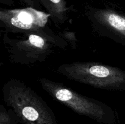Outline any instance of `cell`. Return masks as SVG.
Wrapping results in <instances>:
<instances>
[{
	"mask_svg": "<svg viewBox=\"0 0 125 124\" xmlns=\"http://www.w3.org/2000/svg\"><path fill=\"white\" fill-rule=\"evenodd\" d=\"M2 92L6 106L24 124H57L48 105L23 81L10 79L3 85Z\"/></svg>",
	"mask_w": 125,
	"mask_h": 124,
	"instance_id": "obj_1",
	"label": "cell"
},
{
	"mask_svg": "<svg viewBox=\"0 0 125 124\" xmlns=\"http://www.w3.org/2000/svg\"><path fill=\"white\" fill-rule=\"evenodd\" d=\"M49 18L50 15L47 12L31 7L0 10V26L6 33L38 34L57 48L65 49L68 43L48 26Z\"/></svg>",
	"mask_w": 125,
	"mask_h": 124,
	"instance_id": "obj_2",
	"label": "cell"
},
{
	"mask_svg": "<svg viewBox=\"0 0 125 124\" xmlns=\"http://www.w3.org/2000/svg\"><path fill=\"white\" fill-rule=\"evenodd\" d=\"M58 74L76 82L109 91H125V71L118 67L93 62L65 63Z\"/></svg>",
	"mask_w": 125,
	"mask_h": 124,
	"instance_id": "obj_3",
	"label": "cell"
},
{
	"mask_svg": "<svg viewBox=\"0 0 125 124\" xmlns=\"http://www.w3.org/2000/svg\"><path fill=\"white\" fill-rule=\"evenodd\" d=\"M39 82L43 89L53 99L75 113L101 124L115 122L114 110L104 102L80 94L68 86L46 78H40Z\"/></svg>",
	"mask_w": 125,
	"mask_h": 124,
	"instance_id": "obj_4",
	"label": "cell"
},
{
	"mask_svg": "<svg viewBox=\"0 0 125 124\" xmlns=\"http://www.w3.org/2000/svg\"><path fill=\"white\" fill-rule=\"evenodd\" d=\"M12 38L4 34L2 41L11 62L21 65H32L45 62L57 47L45 38L35 34H20Z\"/></svg>",
	"mask_w": 125,
	"mask_h": 124,
	"instance_id": "obj_5",
	"label": "cell"
},
{
	"mask_svg": "<svg viewBox=\"0 0 125 124\" xmlns=\"http://www.w3.org/2000/svg\"><path fill=\"white\" fill-rule=\"evenodd\" d=\"M85 15L98 35L125 46V13L110 8L89 7Z\"/></svg>",
	"mask_w": 125,
	"mask_h": 124,
	"instance_id": "obj_6",
	"label": "cell"
},
{
	"mask_svg": "<svg viewBox=\"0 0 125 124\" xmlns=\"http://www.w3.org/2000/svg\"><path fill=\"white\" fill-rule=\"evenodd\" d=\"M50 15V19L57 26L63 25L68 18L69 7L66 0H37Z\"/></svg>",
	"mask_w": 125,
	"mask_h": 124,
	"instance_id": "obj_7",
	"label": "cell"
},
{
	"mask_svg": "<svg viewBox=\"0 0 125 124\" xmlns=\"http://www.w3.org/2000/svg\"><path fill=\"white\" fill-rule=\"evenodd\" d=\"M15 117L16 115L12 109L7 111L3 105L0 106V124H17Z\"/></svg>",
	"mask_w": 125,
	"mask_h": 124,
	"instance_id": "obj_8",
	"label": "cell"
},
{
	"mask_svg": "<svg viewBox=\"0 0 125 124\" xmlns=\"http://www.w3.org/2000/svg\"><path fill=\"white\" fill-rule=\"evenodd\" d=\"M61 36L72 47L76 48L78 46V40L76 36L75 33L73 32H64L63 33H59Z\"/></svg>",
	"mask_w": 125,
	"mask_h": 124,
	"instance_id": "obj_9",
	"label": "cell"
},
{
	"mask_svg": "<svg viewBox=\"0 0 125 124\" xmlns=\"http://www.w3.org/2000/svg\"><path fill=\"white\" fill-rule=\"evenodd\" d=\"M23 4H25L27 7H31L40 10L42 7L40 4L37 0H20Z\"/></svg>",
	"mask_w": 125,
	"mask_h": 124,
	"instance_id": "obj_10",
	"label": "cell"
},
{
	"mask_svg": "<svg viewBox=\"0 0 125 124\" xmlns=\"http://www.w3.org/2000/svg\"><path fill=\"white\" fill-rule=\"evenodd\" d=\"M0 2L2 4H5L8 6H12L14 4L13 0H0Z\"/></svg>",
	"mask_w": 125,
	"mask_h": 124,
	"instance_id": "obj_11",
	"label": "cell"
}]
</instances>
